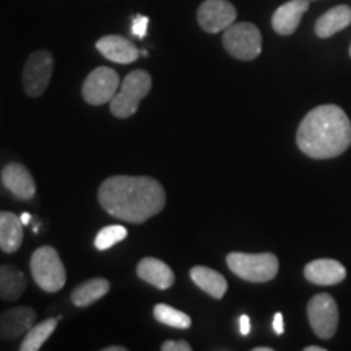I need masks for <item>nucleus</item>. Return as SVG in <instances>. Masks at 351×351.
Wrapping results in <instances>:
<instances>
[{
	"label": "nucleus",
	"instance_id": "f257e3e1",
	"mask_svg": "<svg viewBox=\"0 0 351 351\" xmlns=\"http://www.w3.org/2000/svg\"><path fill=\"white\" fill-rule=\"evenodd\" d=\"M99 205L111 217L140 225L165 208L166 192L148 176H111L99 186Z\"/></svg>",
	"mask_w": 351,
	"mask_h": 351
},
{
	"label": "nucleus",
	"instance_id": "f03ea898",
	"mask_svg": "<svg viewBox=\"0 0 351 351\" xmlns=\"http://www.w3.org/2000/svg\"><path fill=\"white\" fill-rule=\"evenodd\" d=\"M296 143L300 150L314 160L340 156L351 145V122L335 104L314 108L298 127Z\"/></svg>",
	"mask_w": 351,
	"mask_h": 351
},
{
	"label": "nucleus",
	"instance_id": "7ed1b4c3",
	"mask_svg": "<svg viewBox=\"0 0 351 351\" xmlns=\"http://www.w3.org/2000/svg\"><path fill=\"white\" fill-rule=\"evenodd\" d=\"M152 75L147 70H134L124 78L111 99V112L117 119H127L138 111L140 103L152 91Z\"/></svg>",
	"mask_w": 351,
	"mask_h": 351
},
{
	"label": "nucleus",
	"instance_id": "20e7f679",
	"mask_svg": "<svg viewBox=\"0 0 351 351\" xmlns=\"http://www.w3.org/2000/svg\"><path fill=\"white\" fill-rule=\"evenodd\" d=\"M230 270L241 280L252 283H265L274 280L278 274V258L270 252L244 254L231 252L226 256Z\"/></svg>",
	"mask_w": 351,
	"mask_h": 351
},
{
	"label": "nucleus",
	"instance_id": "39448f33",
	"mask_svg": "<svg viewBox=\"0 0 351 351\" xmlns=\"http://www.w3.org/2000/svg\"><path fill=\"white\" fill-rule=\"evenodd\" d=\"M32 275L34 282L43 291L57 293L64 288L67 274L60 256L51 245H43L36 249L32 256Z\"/></svg>",
	"mask_w": 351,
	"mask_h": 351
},
{
	"label": "nucleus",
	"instance_id": "423d86ee",
	"mask_svg": "<svg viewBox=\"0 0 351 351\" xmlns=\"http://www.w3.org/2000/svg\"><path fill=\"white\" fill-rule=\"evenodd\" d=\"M223 46L238 60H254L262 52V34L256 25L241 21L223 32Z\"/></svg>",
	"mask_w": 351,
	"mask_h": 351
},
{
	"label": "nucleus",
	"instance_id": "0eeeda50",
	"mask_svg": "<svg viewBox=\"0 0 351 351\" xmlns=\"http://www.w3.org/2000/svg\"><path fill=\"white\" fill-rule=\"evenodd\" d=\"M54 72V56L49 51H34L26 59L23 67V90L29 98H39L49 86Z\"/></svg>",
	"mask_w": 351,
	"mask_h": 351
},
{
	"label": "nucleus",
	"instance_id": "6e6552de",
	"mask_svg": "<svg viewBox=\"0 0 351 351\" xmlns=\"http://www.w3.org/2000/svg\"><path fill=\"white\" fill-rule=\"evenodd\" d=\"M119 86L121 78L116 70L109 67H96L83 82V99L91 106H101V104L111 103Z\"/></svg>",
	"mask_w": 351,
	"mask_h": 351
},
{
	"label": "nucleus",
	"instance_id": "1a4fd4ad",
	"mask_svg": "<svg viewBox=\"0 0 351 351\" xmlns=\"http://www.w3.org/2000/svg\"><path fill=\"white\" fill-rule=\"evenodd\" d=\"M307 317L319 339L328 340L335 335L339 327V307L330 295H315L307 304Z\"/></svg>",
	"mask_w": 351,
	"mask_h": 351
},
{
	"label": "nucleus",
	"instance_id": "9d476101",
	"mask_svg": "<svg viewBox=\"0 0 351 351\" xmlns=\"http://www.w3.org/2000/svg\"><path fill=\"white\" fill-rule=\"evenodd\" d=\"M238 12L226 0H205L197 10V21L205 33L217 34L225 32L236 21Z\"/></svg>",
	"mask_w": 351,
	"mask_h": 351
},
{
	"label": "nucleus",
	"instance_id": "9b49d317",
	"mask_svg": "<svg viewBox=\"0 0 351 351\" xmlns=\"http://www.w3.org/2000/svg\"><path fill=\"white\" fill-rule=\"evenodd\" d=\"M2 184L10 194L19 200H32L36 195V182H34L32 173L21 163H8L3 166Z\"/></svg>",
	"mask_w": 351,
	"mask_h": 351
},
{
	"label": "nucleus",
	"instance_id": "f8f14e48",
	"mask_svg": "<svg viewBox=\"0 0 351 351\" xmlns=\"http://www.w3.org/2000/svg\"><path fill=\"white\" fill-rule=\"evenodd\" d=\"M36 313L32 307L19 306L0 314V340H16L34 326Z\"/></svg>",
	"mask_w": 351,
	"mask_h": 351
},
{
	"label": "nucleus",
	"instance_id": "ddd939ff",
	"mask_svg": "<svg viewBox=\"0 0 351 351\" xmlns=\"http://www.w3.org/2000/svg\"><path fill=\"white\" fill-rule=\"evenodd\" d=\"M96 49L106 57L108 60L116 64H132L142 54L134 43L119 34H108L96 41Z\"/></svg>",
	"mask_w": 351,
	"mask_h": 351
},
{
	"label": "nucleus",
	"instance_id": "4468645a",
	"mask_svg": "<svg viewBox=\"0 0 351 351\" xmlns=\"http://www.w3.org/2000/svg\"><path fill=\"white\" fill-rule=\"evenodd\" d=\"M309 10V0H289L276 8L271 16V28L282 36H289L298 29L302 15Z\"/></svg>",
	"mask_w": 351,
	"mask_h": 351
},
{
	"label": "nucleus",
	"instance_id": "2eb2a0df",
	"mask_svg": "<svg viewBox=\"0 0 351 351\" xmlns=\"http://www.w3.org/2000/svg\"><path fill=\"white\" fill-rule=\"evenodd\" d=\"M304 276L314 285L330 287V285L343 282L346 278V269L339 261H333V258H317V261L309 262L304 267Z\"/></svg>",
	"mask_w": 351,
	"mask_h": 351
},
{
	"label": "nucleus",
	"instance_id": "dca6fc26",
	"mask_svg": "<svg viewBox=\"0 0 351 351\" xmlns=\"http://www.w3.org/2000/svg\"><path fill=\"white\" fill-rule=\"evenodd\" d=\"M137 275L140 280L153 285L158 289H169L174 285V271L168 263L155 257H145L138 262Z\"/></svg>",
	"mask_w": 351,
	"mask_h": 351
},
{
	"label": "nucleus",
	"instance_id": "f3484780",
	"mask_svg": "<svg viewBox=\"0 0 351 351\" xmlns=\"http://www.w3.org/2000/svg\"><path fill=\"white\" fill-rule=\"evenodd\" d=\"M23 223L12 212H0V251L13 254L23 243Z\"/></svg>",
	"mask_w": 351,
	"mask_h": 351
},
{
	"label": "nucleus",
	"instance_id": "a211bd4d",
	"mask_svg": "<svg viewBox=\"0 0 351 351\" xmlns=\"http://www.w3.org/2000/svg\"><path fill=\"white\" fill-rule=\"evenodd\" d=\"M26 276L21 270L10 263L0 265V300L13 302L20 300L26 289Z\"/></svg>",
	"mask_w": 351,
	"mask_h": 351
},
{
	"label": "nucleus",
	"instance_id": "6ab92c4d",
	"mask_svg": "<svg viewBox=\"0 0 351 351\" xmlns=\"http://www.w3.org/2000/svg\"><path fill=\"white\" fill-rule=\"evenodd\" d=\"M191 280L202 291H205L207 295L215 298V300H221L228 289L225 276L219 274V271L204 265H197L194 269H191Z\"/></svg>",
	"mask_w": 351,
	"mask_h": 351
},
{
	"label": "nucleus",
	"instance_id": "aec40b11",
	"mask_svg": "<svg viewBox=\"0 0 351 351\" xmlns=\"http://www.w3.org/2000/svg\"><path fill=\"white\" fill-rule=\"evenodd\" d=\"M351 23V8L348 5H337L324 13L315 21V34L319 38H330Z\"/></svg>",
	"mask_w": 351,
	"mask_h": 351
},
{
	"label": "nucleus",
	"instance_id": "412c9836",
	"mask_svg": "<svg viewBox=\"0 0 351 351\" xmlns=\"http://www.w3.org/2000/svg\"><path fill=\"white\" fill-rule=\"evenodd\" d=\"M109 289H111V283L106 278H91L78 285L72 291L70 300L78 307H88L106 296Z\"/></svg>",
	"mask_w": 351,
	"mask_h": 351
},
{
	"label": "nucleus",
	"instance_id": "4be33fe9",
	"mask_svg": "<svg viewBox=\"0 0 351 351\" xmlns=\"http://www.w3.org/2000/svg\"><path fill=\"white\" fill-rule=\"evenodd\" d=\"M60 317L46 319L39 322L38 326H33L28 332L25 333V339L21 340L20 351H38L41 346L46 343L47 339L56 332L57 326H59Z\"/></svg>",
	"mask_w": 351,
	"mask_h": 351
},
{
	"label": "nucleus",
	"instance_id": "5701e85b",
	"mask_svg": "<svg viewBox=\"0 0 351 351\" xmlns=\"http://www.w3.org/2000/svg\"><path fill=\"white\" fill-rule=\"evenodd\" d=\"M153 315H155V319L160 324H165V326L173 327V328L186 330V328H191L192 326V319L189 317L186 313L174 309V307H171L169 304H163V302H160V304L155 306V309H153Z\"/></svg>",
	"mask_w": 351,
	"mask_h": 351
},
{
	"label": "nucleus",
	"instance_id": "b1692460",
	"mask_svg": "<svg viewBox=\"0 0 351 351\" xmlns=\"http://www.w3.org/2000/svg\"><path fill=\"white\" fill-rule=\"evenodd\" d=\"M127 230L121 225H109L106 228H103L95 238V247L98 251H108L111 249L112 245L119 244L121 241H124L127 238Z\"/></svg>",
	"mask_w": 351,
	"mask_h": 351
},
{
	"label": "nucleus",
	"instance_id": "393cba45",
	"mask_svg": "<svg viewBox=\"0 0 351 351\" xmlns=\"http://www.w3.org/2000/svg\"><path fill=\"white\" fill-rule=\"evenodd\" d=\"M148 23H150L148 16H145V15L134 16V20H132V34L140 39H143L145 36H147Z\"/></svg>",
	"mask_w": 351,
	"mask_h": 351
},
{
	"label": "nucleus",
	"instance_id": "a878e982",
	"mask_svg": "<svg viewBox=\"0 0 351 351\" xmlns=\"http://www.w3.org/2000/svg\"><path fill=\"white\" fill-rule=\"evenodd\" d=\"M192 346L187 343L186 340H166L163 345H161V351H191Z\"/></svg>",
	"mask_w": 351,
	"mask_h": 351
},
{
	"label": "nucleus",
	"instance_id": "bb28decb",
	"mask_svg": "<svg viewBox=\"0 0 351 351\" xmlns=\"http://www.w3.org/2000/svg\"><path fill=\"white\" fill-rule=\"evenodd\" d=\"M271 326H274L275 333H278V335H282V333L285 332V320H283V315L280 314V313H276L275 317H274V324H271Z\"/></svg>",
	"mask_w": 351,
	"mask_h": 351
},
{
	"label": "nucleus",
	"instance_id": "cd10ccee",
	"mask_svg": "<svg viewBox=\"0 0 351 351\" xmlns=\"http://www.w3.org/2000/svg\"><path fill=\"white\" fill-rule=\"evenodd\" d=\"M239 327H241V333H243V335H249V332H251V319H249L247 315H241Z\"/></svg>",
	"mask_w": 351,
	"mask_h": 351
},
{
	"label": "nucleus",
	"instance_id": "c85d7f7f",
	"mask_svg": "<svg viewBox=\"0 0 351 351\" xmlns=\"http://www.w3.org/2000/svg\"><path fill=\"white\" fill-rule=\"evenodd\" d=\"M21 223H23V225H29V221H32V215L29 213H23L21 215Z\"/></svg>",
	"mask_w": 351,
	"mask_h": 351
},
{
	"label": "nucleus",
	"instance_id": "c756f323",
	"mask_svg": "<svg viewBox=\"0 0 351 351\" xmlns=\"http://www.w3.org/2000/svg\"><path fill=\"white\" fill-rule=\"evenodd\" d=\"M103 351H127L125 346H106Z\"/></svg>",
	"mask_w": 351,
	"mask_h": 351
},
{
	"label": "nucleus",
	"instance_id": "7c9ffc66",
	"mask_svg": "<svg viewBox=\"0 0 351 351\" xmlns=\"http://www.w3.org/2000/svg\"><path fill=\"white\" fill-rule=\"evenodd\" d=\"M304 351H326V348H322V346H306Z\"/></svg>",
	"mask_w": 351,
	"mask_h": 351
},
{
	"label": "nucleus",
	"instance_id": "2f4dec72",
	"mask_svg": "<svg viewBox=\"0 0 351 351\" xmlns=\"http://www.w3.org/2000/svg\"><path fill=\"white\" fill-rule=\"evenodd\" d=\"M254 351H274L270 348V346H257V348H254Z\"/></svg>",
	"mask_w": 351,
	"mask_h": 351
},
{
	"label": "nucleus",
	"instance_id": "473e14b6",
	"mask_svg": "<svg viewBox=\"0 0 351 351\" xmlns=\"http://www.w3.org/2000/svg\"><path fill=\"white\" fill-rule=\"evenodd\" d=\"M350 57H351V46H350Z\"/></svg>",
	"mask_w": 351,
	"mask_h": 351
}]
</instances>
